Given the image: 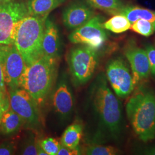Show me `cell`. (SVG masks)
Listing matches in <instances>:
<instances>
[{
	"label": "cell",
	"mask_w": 155,
	"mask_h": 155,
	"mask_svg": "<svg viewBox=\"0 0 155 155\" xmlns=\"http://www.w3.org/2000/svg\"><path fill=\"white\" fill-rule=\"evenodd\" d=\"M127 118L140 140L148 142L155 139V93L140 87L126 105Z\"/></svg>",
	"instance_id": "cell-1"
},
{
	"label": "cell",
	"mask_w": 155,
	"mask_h": 155,
	"mask_svg": "<svg viewBox=\"0 0 155 155\" xmlns=\"http://www.w3.org/2000/svg\"><path fill=\"white\" fill-rule=\"evenodd\" d=\"M92 93L94 107L101 122L113 137L118 138L124 125L121 106L103 74L97 78Z\"/></svg>",
	"instance_id": "cell-2"
},
{
	"label": "cell",
	"mask_w": 155,
	"mask_h": 155,
	"mask_svg": "<svg viewBox=\"0 0 155 155\" xmlns=\"http://www.w3.org/2000/svg\"><path fill=\"white\" fill-rule=\"evenodd\" d=\"M56 62L42 56L27 66L20 78V87L26 90L38 106L44 103L51 89Z\"/></svg>",
	"instance_id": "cell-3"
},
{
	"label": "cell",
	"mask_w": 155,
	"mask_h": 155,
	"mask_svg": "<svg viewBox=\"0 0 155 155\" xmlns=\"http://www.w3.org/2000/svg\"><path fill=\"white\" fill-rule=\"evenodd\" d=\"M48 17L29 15L17 28L14 45L27 66L42 56L45 22Z\"/></svg>",
	"instance_id": "cell-4"
},
{
	"label": "cell",
	"mask_w": 155,
	"mask_h": 155,
	"mask_svg": "<svg viewBox=\"0 0 155 155\" xmlns=\"http://www.w3.org/2000/svg\"><path fill=\"white\" fill-rule=\"evenodd\" d=\"M28 15L27 1L11 0L0 4V45L14 44L17 28Z\"/></svg>",
	"instance_id": "cell-5"
},
{
	"label": "cell",
	"mask_w": 155,
	"mask_h": 155,
	"mask_svg": "<svg viewBox=\"0 0 155 155\" xmlns=\"http://www.w3.org/2000/svg\"><path fill=\"white\" fill-rule=\"evenodd\" d=\"M68 63L75 82L83 84L93 77L98 65V58L96 50L86 45H79L70 50Z\"/></svg>",
	"instance_id": "cell-6"
},
{
	"label": "cell",
	"mask_w": 155,
	"mask_h": 155,
	"mask_svg": "<svg viewBox=\"0 0 155 155\" xmlns=\"http://www.w3.org/2000/svg\"><path fill=\"white\" fill-rule=\"evenodd\" d=\"M103 17L100 15L93 17L81 27L74 29L68 39L73 44L86 45L97 50L107 40V34L103 27Z\"/></svg>",
	"instance_id": "cell-7"
},
{
	"label": "cell",
	"mask_w": 155,
	"mask_h": 155,
	"mask_svg": "<svg viewBox=\"0 0 155 155\" xmlns=\"http://www.w3.org/2000/svg\"><path fill=\"white\" fill-rule=\"evenodd\" d=\"M106 71L107 78L117 97L124 99L132 94L136 84L127 64L121 58L111 60Z\"/></svg>",
	"instance_id": "cell-8"
},
{
	"label": "cell",
	"mask_w": 155,
	"mask_h": 155,
	"mask_svg": "<svg viewBox=\"0 0 155 155\" xmlns=\"http://www.w3.org/2000/svg\"><path fill=\"white\" fill-rule=\"evenodd\" d=\"M27 65L14 44L3 45L2 70L4 82L9 89L20 87V78Z\"/></svg>",
	"instance_id": "cell-9"
},
{
	"label": "cell",
	"mask_w": 155,
	"mask_h": 155,
	"mask_svg": "<svg viewBox=\"0 0 155 155\" xmlns=\"http://www.w3.org/2000/svg\"><path fill=\"white\" fill-rule=\"evenodd\" d=\"M9 98L11 108L24 121L33 125L39 121L38 105L26 90L20 87L10 89Z\"/></svg>",
	"instance_id": "cell-10"
},
{
	"label": "cell",
	"mask_w": 155,
	"mask_h": 155,
	"mask_svg": "<svg viewBox=\"0 0 155 155\" xmlns=\"http://www.w3.org/2000/svg\"><path fill=\"white\" fill-rule=\"evenodd\" d=\"M94 16V8L86 1L75 0L64 9L62 20L66 28L74 30L83 25Z\"/></svg>",
	"instance_id": "cell-11"
},
{
	"label": "cell",
	"mask_w": 155,
	"mask_h": 155,
	"mask_svg": "<svg viewBox=\"0 0 155 155\" xmlns=\"http://www.w3.org/2000/svg\"><path fill=\"white\" fill-rule=\"evenodd\" d=\"M124 54L131 66L135 84L150 75V62L145 50L139 48L133 41L126 45Z\"/></svg>",
	"instance_id": "cell-12"
},
{
	"label": "cell",
	"mask_w": 155,
	"mask_h": 155,
	"mask_svg": "<svg viewBox=\"0 0 155 155\" xmlns=\"http://www.w3.org/2000/svg\"><path fill=\"white\" fill-rule=\"evenodd\" d=\"M61 52V39L57 25L47 18L42 41V56L57 61Z\"/></svg>",
	"instance_id": "cell-13"
},
{
	"label": "cell",
	"mask_w": 155,
	"mask_h": 155,
	"mask_svg": "<svg viewBox=\"0 0 155 155\" xmlns=\"http://www.w3.org/2000/svg\"><path fill=\"white\" fill-rule=\"evenodd\" d=\"M56 111L61 116H68L72 110L74 100L71 91L66 83L61 82L55 90L52 97Z\"/></svg>",
	"instance_id": "cell-14"
},
{
	"label": "cell",
	"mask_w": 155,
	"mask_h": 155,
	"mask_svg": "<svg viewBox=\"0 0 155 155\" xmlns=\"http://www.w3.org/2000/svg\"><path fill=\"white\" fill-rule=\"evenodd\" d=\"M67 0H28L27 5L30 15L48 16L50 12Z\"/></svg>",
	"instance_id": "cell-15"
},
{
	"label": "cell",
	"mask_w": 155,
	"mask_h": 155,
	"mask_svg": "<svg viewBox=\"0 0 155 155\" xmlns=\"http://www.w3.org/2000/svg\"><path fill=\"white\" fill-rule=\"evenodd\" d=\"M118 14L126 17L131 24L140 19L155 22V11L139 6H124Z\"/></svg>",
	"instance_id": "cell-16"
},
{
	"label": "cell",
	"mask_w": 155,
	"mask_h": 155,
	"mask_svg": "<svg viewBox=\"0 0 155 155\" xmlns=\"http://www.w3.org/2000/svg\"><path fill=\"white\" fill-rule=\"evenodd\" d=\"M24 121L21 117L11 108H9L2 117L0 122L1 130L6 134L15 133L21 127Z\"/></svg>",
	"instance_id": "cell-17"
},
{
	"label": "cell",
	"mask_w": 155,
	"mask_h": 155,
	"mask_svg": "<svg viewBox=\"0 0 155 155\" xmlns=\"http://www.w3.org/2000/svg\"><path fill=\"white\" fill-rule=\"evenodd\" d=\"M82 132L81 124L74 123L70 125L62 134L61 145L70 148H78L82 136Z\"/></svg>",
	"instance_id": "cell-18"
},
{
	"label": "cell",
	"mask_w": 155,
	"mask_h": 155,
	"mask_svg": "<svg viewBox=\"0 0 155 155\" xmlns=\"http://www.w3.org/2000/svg\"><path fill=\"white\" fill-rule=\"evenodd\" d=\"M132 24L124 15H115L109 20L103 22L102 25L105 29L114 33H121L129 29Z\"/></svg>",
	"instance_id": "cell-19"
},
{
	"label": "cell",
	"mask_w": 155,
	"mask_h": 155,
	"mask_svg": "<svg viewBox=\"0 0 155 155\" xmlns=\"http://www.w3.org/2000/svg\"><path fill=\"white\" fill-rule=\"evenodd\" d=\"M94 9H98L110 15L118 14L124 7L122 0H86Z\"/></svg>",
	"instance_id": "cell-20"
},
{
	"label": "cell",
	"mask_w": 155,
	"mask_h": 155,
	"mask_svg": "<svg viewBox=\"0 0 155 155\" xmlns=\"http://www.w3.org/2000/svg\"><path fill=\"white\" fill-rule=\"evenodd\" d=\"M130 28L135 32L148 37L155 33V22L140 19L132 24Z\"/></svg>",
	"instance_id": "cell-21"
},
{
	"label": "cell",
	"mask_w": 155,
	"mask_h": 155,
	"mask_svg": "<svg viewBox=\"0 0 155 155\" xmlns=\"http://www.w3.org/2000/svg\"><path fill=\"white\" fill-rule=\"evenodd\" d=\"M119 150L111 146L90 145L84 150V154L88 155H116Z\"/></svg>",
	"instance_id": "cell-22"
},
{
	"label": "cell",
	"mask_w": 155,
	"mask_h": 155,
	"mask_svg": "<svg viewBox=\"0 0 155 155\" xmlns=\"http://www.w3.org/2000/svg\"><path fill=\"white\" fill-rule=\"evenodd\" d=\"M22 155H47L44 150L41 148L40 144L36 142V139L33 136H31L27 141L25 142L22 148Z\"/></svg>",
	"instance_id": "cell-23"
},
{
	"label": "cell",
	"mask_w": 155,
	"mask_h": 155,
	"mask_svg": "<svg viewBox=\"0 0 155 155\" xmlns=\"http://www.w3.org/2000/svg\"><path fill=\"white\" fill-rule=\"evenodd\" d=\"M40 145L47 155H58L61 146L56 139L52 137H47L43 140L40 143Z\"/></svg>",
	"instance_id": "cell-24"
},
{
	"label": "cell",
	"mask_w": 155,
	"mask_h": 155,
	"mask_svg": "<svg viewBox=\"0 0 155 155\" xmlns=\"http://www.w3.org/2000/svg\"><path fill=\"white\" fill-rule=\"evenodd\" d=\"M10 107L9 94L6 89H0V122L3 114Z\"/></svg>",
	"instance_id": "cell-25"
},
{
	"label": "cell",
	"mask_w": 155,
	"mask_h": 155,
	"mask_svg": "<svg viewBox=\"0 0 155 155\" xmlns=\"http://www.w3.org/2000/svg\"><path fill=\"white\" fill-rule=\"evenodd\" d=\"M145 51L150 62V70L152 74L155 76V47L149 45L147 46Z\"/></svg>",
	"instance_id": "cell-26"
},
{
	"label": "cell",
	"mask_w": 155,
	"mask_h": 155,
	"mask_svg": "<svg viewBox=\"0 0 155 155\" xmlns=\"http://www.w3.org/2000/svg\"><path fill=\"white\" fill-rule=\"evenodd\" d=\"M80 151L78 148H70L61 145L60 150H59L58 155H80Z\"/></svg>",
	"instance_id": "cell-27"
},
{
	"label": "cell",
	"mask_w": 155,
	"mask_h": 155,
	"mask_svg": "<svg viewBox=\"0 0 155 155\" xmlns=\"http://www.w3.org/2000/svg\"><path fill=\"white\" fill-rule=\"evenodd\" d=\"M2 51L3 45H0V89H6L2 70Z\"/></svg>",
	"instance_id": "cell-28"
},
{
	"label": "cell",
	"mask_w": 155,
	"mask_h": 155,
	"mask_svg": "<svg viewBox=\"0 0 155 155\" xmlns=\"http://www.w3.org/2000/svg\"><path fill=\"white\" fill-rule=\"evenodd\" d=\"M14 149L12 144L1 145L0 146V155H12L14 152Z\"/></svg>",
	"instance_id": "cell-29"
},
{
	"label": "cell",
	"mask_w": 155,
	"mask_h": 155,
	"mask_svg": "<svg viewBox=\"0 0 155 155\" xmlns=\"http://www.w3.org/2000/svg\"><path fill=\"white\" fill-rule=\"evenodd\" d=\"M143 153L147 155H155V145L145 149Z\"/></svg>",
	"instance_id": "cell-30"
},
{
	"label": "cell",
	"mask_w": 155,
	"mask_h": 155,
	"mask_svg": "<svg viewBox=\"0 0 155 155\" xmlns=\"http://www.w3.org/2000/svg\"><path fill=\"white\" fill-rule=\"evenodd\" d=\"M11 1V0H0V4L2 3H4L7 1Z\"/></svg>",
	"instance_id": "cell-31"
}]
</instances>
